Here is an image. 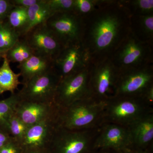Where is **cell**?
<instances>
[{
    "mask_svg": "<svg viewBox=\"0 0 153 153\" xmlns=\"http://www.w3.org/2000/svg\"><path fill=\"white\" fill-rule=\"evenodd\" d=\"M0 23H1V22H0Z\"/></svg>",
    "mask_w": 153,
    "mask_h": 153,
    "instance_id": "cell-37",
    "label": "cell"
},
{
    "mask_svg": "<svg viewBox=\"0 0 153 153\" xmlns=\"http://www.w3.org/2000/svg\"><path fill=\"white\" fill-rule=\"evenodd\" d=\"M94 153H115L114 152L110 150H99Z\"/></svg>",
    "mask_w": 153,
    "mask_h": 153,
    "instance_id": "cell-34",
    "label": "cell"
},
{
    "mask_svg": "<svg viewBox=\"0 0 153 153\" xmlns=\"http://www.w3.org/2000/svg\"><path fill=\"white\" fill-rule=\"evenodd\" d=\"M57 115L28 127L24 136L17 142L22 153L32 151H48L57 127Z\"/></svg>",
    "mask_w": 153,
    "mask_h": 153,
    "instance_id": "cell-12",
    "label": "cell"
},
{
    "mask_svg": "<svg viewBox=\"0 0 153 153\" xmlns=\"http://www.w3.org/2000/svg\"><path fill=\"white\" fill-rule=\"evenodd\" d=\"M14 7L10 1L0 0V22L5 21Z\"/></svg>",
    "mask_w": 153,
    "mask_h": 153,
    "instance_id": "cell-29",
    "label": "cell"
},
{
    "mask_svg": "<svg viewBox=\"0 0 153 153\" xmlns=\"http://www.w3.org/2000/svg\"><path fill=\"white\" fill-rule=\"evenodd\" d=\"M27 14V24L22 37L36 26L46 23L54 14L50 10L47 0H41L38 4L29 8Z\"/></svg>",
    "mask_w": 153,
    "mask_h": 153,
    "instance_id": "cell-19",
    "label": "cell"
},
{
    "mask_svg": "<svg viewBox=\"0 0 153 153\" xmlns=\"http://www.w3.org/2000/svg\"><path fill=\"white\" fill-rule=\"evenodd\" d=\"M3 59V64L0 67V94L7 91H10L12 94L15 93V90L22 84L19 81L21 74H16L12 70L5 54Z\"/></svg>",
    "mask_w": 153,
    "mask_h": 153,
    "instance_id": "cell-20",
    "label": "cell"
},
{
    "mask_svg": "<svg viewBox=\"0 0 153 153\" xmlns=\"http://www.w3.org/2000/svg\"><path fill=\"white\" fill-rule=\"evenodd\" d=\"M20 101L17 92L12 94L8 98L0 100V131L9 134V122L15 114L17 105Z\"/></svg>",
    "mask_w": 153,
    "mask_h": 153,
    "instance_id": "cell-21",
    "label": "cell"
},
{
    "mask_svg": "<svg viewBox=\"0 0 153 153\" xmlns=\"http://www.w3.org/2000/svg\"><path fill=\"white\" fill-rule=\"evenodd\" d=\"M131 32L143 42L153 45V14L131 15Z\"/></svg>",
    "mask_w": 153,
    "mask_h": 153,
    "instance_id": "cell-18",
    "label": "cell"
},
{
    "mask_svg": "<svg viewBox=\"0 0 153 153\" xmlns=\"http://www.w3.org/2000/svg\"><path fill=\"white\" fill-rule=\"evenodd\" d=\"M119 71L110 58L91 63L89 85L92 97L107 100L113 97Z\"/></svg>",
    "mask_w": 153,
    "mask_h": 153,
    "instance_id": "cell-6",
    "label": "cell"
},
{
    "mask_svg": "<svg viewBox=\"0 0 153 153\" xmlns=\"http://www.w3.org/2000/svg\"><path fill=\"white\" fill-rule=\"evenodd\" d=\"M133 149H148L153 140V112L145 115L128 128Z\"/></svg>",
    "mask_w": 153,
    "mask_h": 153,
    "instance_id": "cell-16",
    "label": "cell"
},
{
    "mask_svg": "<svg viewBox=\"0 0 153 153\" xmlns=\"http://www.w3.org/2000/svg\"><path fill=\"white\" fill-rule=\"evenodd\" d=\"M152 111L143 98L113 97L106 100L101 125L113 123L128 128Z\"/></svg>",
    "mask_w": 153,
    "mask_h": 153,
    "instance_id": "cell-3",
    "label": "cell"
},
{
    "mask_svg": "<svg viewBox=\"0 0 153 153\" xmlns=\"http://www.w3.org/2000/svg\"><path fill=\"white\" fill-rule=\"evenodd\" d=\"M22 153H49L47 151H32Z\"/></svg>",
    "mask_w": 153,
    "mask_h": 153,
    "instance_id": "cell-35",
    "label": "cell"
},
{
    "mask_svg": "<svg viewBox=\"0 0 153 153\" xmlns=\"http://www.w3.org/2000/svg\"><path fill=\"white\" fill-rule=\"evenodd\" d=\"M119 70L153 63V45L143 42L131 32L110 57Z\"/></svg>",
    "mask_w": 153,
    "mask_h": 153,
    "instance_id": "cell-4",
    "label": "cell"
},
{
    "mask_svg": "<svg viewBox=\"0 0 153 153\" xmlns=\"http://www.w3.org/2000/svg\"><path fill=\"white\" fill-rule=\"evenodd\" d=\"M106 100L83 99L66 107L58 108L57 126L71 130H83L101 125Z\"/></svg>",
    "mask_w": 153,
    "mask_h": 153,
    "instance_id": "cell-2",
    "label": "cell"
},
{
    "mask_svg": "<svg viewBox=\"0 0 153 153\" xmlns=\"http://www.w3.org/2000/svg\"><path fill=\"white\" fill-rule=\"evenodd\" d=\"M5 54L9 62L20 63L33 56L34 53L25 38L21 37Z\"/></svg>",
    "mask_w": 153,
    "mask_h": 153,
    "instance_id": "cell-22",
    "label": "cell"
},
{
    "mask_svg": "<svg viewBox=\"0 0 153 153\" xmlns=\"http://www.w3.org/2000/svg\"><path fill=\"white\" fill-rule=\"evenodd\" d=\"M152 85L153 63L137 68L120 70L113 97L143 99L146 91Z\"/></svg>",
    "mask_w": 153,
    "mask_h": 153,
    "instance_id": "cell-5",
    "label": "cell"
},
{
    "mask_svg": "<svg viewBox=\"0 0 153 153\" xmlns=\"http://www.w3.org/2000/svg\"><path fill=\"white\" fill-rule=\"evenodd\" d=\"M21 36L7 22L0 23V52L5 53L19 41Z\"/></svg>",
    "mask_w": 153,
    "mask_h": 153,
    "instance_id": "cell-24",
    "label": "cell"
},
{
    "mask_svg": "<svg viewBox=\"0 0 153 153\" xmlns=\"http://www.w3.org/2000/svg\"><path fill=\"white\" fill-rule=\"evenodd\" d=\"M46 24L63 46L82 41L83 19L74 12L54 14Z\"/></svg>",
    "mask_w": 153,
    "mask_h": 153,
    "instance_id": "cell-11",
    "label": "cell"
},
{
    "mask_svg": "<svg viewBox=\"0 0 153 153\" xmlns=\"http://www.w3.org/2000/svg\"><path fill=\"white\" fill-rule=\"evenodd\" d=\"M82 19L81 42L91 63L110 58L131 32L130 14L119 0H105Z\"/></svg>",
    "mask_w": 153,
    "mask_h": 153,
    "instance_id": "cell-1",
    "label": "cell"
},
{
    "mask_svg": "<svg viewBox=\"0 0 153 153\" xmlns=\"http://www.w3.org/2000/svg\"><path fill=\"white\" fill-rule=\"evenodd\" d=\"M27 8L15 7L9 13L7 22L22 37L28 22Z\"/></svg>",
    "mask_w": 153,
    "mask_h": 153,
    "instance_id": "cell-23",
    "label": "cell"
},
{
    "mask_svg": "<svg viewBox=\"0 0 153 153\" xmlns=\"http://www.w3.org/2000/svg\"><path fill=\"white\" fill-rule=\"evenodd\" d=\"M0 153H22V151L18 143L13 138L0 149Z\"/></svg>",
    "mask_w": 153,
    "mask_h": 153,
    "instance_id": "cell-30",
    "label": "cell"
},
{
    "mask_svg": "<svg viewBox=\"0 0 153 153\" xmlns=\"http://www.w3.org/2000/svg\"><path fill=\"white\" fill-rule=\"evenodd\" d=\"M17 67L22 77V84L52 69L53 60L48 57L34 55L22 63H19Z\"/></svg>",
    "mask_w": 153,
    "mask_h": 153,
    "instance_id": "cell-17",
    "label": "cell"
},
{
    "mask_svg": "<svg viewBox=\"0 0 153 153\" xmlns=\"http://www.w3.org/2000/svg\"><path fill=\"white\" fill-rule=\"evenodd\" d=\"M47 2L54 14L73 12L74 0H47Z\"/></svg>",
    "mask_w": 153,
    "mask_h": 153,
    "instance_id": "cell-28",
    "label": "cell"
},
{
    "mask_svg": "<svg viewBox=\"0 0 153 153\" xmlns=\"http://www.w3.org/2000/svg\"><path fill=\"white\" fill-rule=\"evenodd\" d=\"M13 139L10 134L7 132L0 131V149Z\"/></svg>",
    "mask_w": 153,
    "mask_h": 153,
    "instance_id": "cell-32",
    "label": "cell"
},
{
    "mask_svg": "<svg viewBox=\"0 0 153 153\" xmlns=\"http://www.w3.org/2000/svg\"><path fill=\"white\" fill-rule=\"evenodd\" d=\"M105 0H74L73 12L82 17L92 13Z\"/></svg>",
    "mask_w": 153,
    "mask_h": 153,
    "instance_id": "cell-26",
    "label": "cell"
},
{
    "mask_svg": "<svg viewBox=\"0 0 153 153\" xmlns=\"http://www.w3.org/2000/svg\"><path fill=\"white\" fill-rule=\"evenodd\" d=\"M11 3L15 7H20L29 8L38 4L41 0H12Z\"/></svg>",
    "mask_w": 153,
    "mask_h": 153,
    "instance_id": "cell-31",
    "label": "cell"
},
{
    "mask_svg": "<svg viewBox=\"0 0 153 153\" xmlns=\"http://www.w3.org/2000/svg\"><path fill=\"white\" fill-rule=\"evenodd\" d=\"M91 63L82 42L65 45L53 60V69L60 79L87 68Z\"/></svg>",
    "mask_w": 153,
    "mask_h": 153,
    "instance_id": "cell-10",
    "label": "cell"
},
{
    "mask_svg": "<svg viewBox=\"0 0 153 153\" xmlns=\"http://www.w3.org/2000/svg\"><path fill=\"white\" fill-rule=\"evenodd\" d=\"M28 127L14 114L9 122V134L15 141H19L24 136Z\"/></svg>",
    "mask_w": 153,
    "mask_h": 153,
    "instance_id": "cell-27",
    "label": "cell"
},
{
    "mask_svg": "<svg viewBox=\"0 0 153 153\" xmlns=\"http://www.w3.org/2000/svg\"><path fill=\"white\" fill-rule=\"evenodd\" d=\"M122 5L127 9L131 15L153 14V0H119Z\"/></svg>",
    "mask_w": 153,
    "mask_h": 153,
    "instance_id": "cell-25",
    "label": "cell"
},
{
    "mask_svg": "<svg viewBox=\"0 0 153 153\" xmlns=\"http://www.w3.org/2000/svg\"><path fill=\"white\" fill-rule=\"evenodd\" d=\"M89 130H71L57 126L49 153H94V139Z\"/></svg>",
    "mask_w": 153,
    "mask_h": 153,
    "instance_id": "cell-8",
    "label": "cell"
},
{
    "mask_svg": "<svg viewBox=\"0 0 153 153\" xmlns=\"http://www.w3.org/2000/svg\"><path fill=\"white\" fill-rule=\"evenodd\" d=\"M58 107L55 103L45 104L19 102L15 114L28 126L33 125L57 114Z\"/></svg>",
    "mask_w": 153,
    "mask_h": 153,
    "instance_id": "cell-15",
    "label": "cell"
},
{
    "mask_svg": "<svg viewBox=\"0 0 153 153\" xmlns=\"http://www.w3.org/2000/svg\"><path fill=\"white\" fill-rule=\"evenodd\" d=\"M115 153H152V152L149 149H140L130 148V149L120 151V152H115Z\"/></svg>",
    "mask_w": 153,
    "mask_h": 153,
    "instance_id": "cell-33",
    "label": "cell"
},
{
    "mask_svg": "<svg viewBox=\"0 0 153 153\" xmlns=\"http://www.w3.org/2000/svg\"><path fill=\"white\" fill-rule=\"evenodd\" d=\"M60 77L53 68L22 84L17 92L20 101L51 104L54 100Z\"/></svg>",
    "mask_w": 153,
    "mask_h": 153,
    "instance_id": "cell-9",
    "label": "cell"
},
{
    "mask_svg": "<svg viewBox=\"0 0 153 153\" xmlns=\"http://www.w3.org/2000/svg\"><path fill=\"white\" fill-rule=\"evenodd\" d=\"M92 97L89 85V66L60 79L54 102L59 108L75 102Z\"/></svg>",
    "mask_w": 153,
    "mask_h": 153,
    "instance_id": "cell-7",
    "label": "cell"
},
{
    "mask_svg": "<svg viewBox=\"0 0 153 153\" xmlns=\"http://www.w3.org/2000/svg\"><path fill=\"white\" fill-rule=\"evenodd\" d=\"M94 142L95 151L110 150L115 152L132 148L131 135L128 128L113 123L102 124Z\"/></svg>",
    "mask_w": 153,
    "mask_h": 153,
    "instance_id": "cell-14",
    "label": "cell"
},
{
    "mask_svg": "<svg viewBox=\"0 0 153 153\" xmlns=\"http://www.w3.org/2000/svg\"><path fill=\"white\" fill-rule=\"evenodd\" d=\"M22 37L25 38L34 55L53 60L64 47L46 23L33 28Z\"/></svg>",
    "mask_w": 153,
    "mask_h": 153,
    "instance_id": "cell-13",
    "label": "cell"
},
{
    "mask_svg": "<svg viewBox=\"0 0 153 153\" xmlns=\"http://www.w3.org/2000/svg\"><path fill=\"white\" fill-rule=\"evenodd\" d=\"M5 53H2L0 52V61H1V59L2 58H3V56H4V55Z\"/></svg>",
    "mask_w": 153,
    "mask_h": 153,
    "instance_id": "cell-36",
    "label": "cell"
}]
</instances>
